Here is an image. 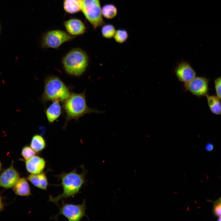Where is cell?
<instances>
[{"mask_svg":"<svg viewBox=\"0 0 221 221\" xmlns=\"http://www.w3.org/2000/svg\"><path fill=\"white\" fill-rule=\"evenodd\" d=\"M62 107L66 114L64 128L67 122L71 120H77L84 115L88 114L103 112L88 106L85 91L80 93H71L63 103Z\"/></svg>","mask_w":221,"mask_h":221,"instance_id":"obj_1","label":"cell"},{"mask_svg":"<svg viewBox=\"0 0 221 221\" xmlns=\"http://www.w3.org/2000/svg\"><path fill=\"white\" fill-rule=\"evenodd\" d=\"M61 183L59 185L62 187V193L55 197H49V201L58 204L60 200L74 196L79 191L85 181L84 172L79 174L75 169L68 173L63 172L56 176Z\"/></svg>","mask_w":221,"mask_h":221,"instance_id":"obj_2","label":"cell"},{"mask_svg":"<svg viewBox=\"0 0 221 221\" xmlns=\"http://www.w3.org/2000/svg\"><path fill=\"white\" fill-rule=\"evenodd\" d=\"M71 94L69 88L60 78L56 76H49L45 79L41 100L44 103L55 100L63 103Z\"/></svg>","mask_w":221,"mask_h":221,"instance_id":"obj_3","label":"cell"},{"mask_svg":"<svg viewBox=\"0 0 221 221\" xmlns=\"http://www.w3.org/2000/svg\"><path fill=\"white\" fill-rule=\"evenodd\" d=\"M62 63L67 73L74 76H80L87 68L89 58L87 53L79 48L72 49L64 57Z\"/></svg>","mask_w":221,"mask_h":221,"instance_id":"obj_4","label":"cell"},{"mask_svg":"<svg viewBox=\"0 0 221 221\" xmlns=\"http://www.w3.org/2000/svg\"><path fill=\"white\" fill-rule=\"evenodd\" d=\"M81 11L94 29L105 24L100 0H83Z\"/></svg>","mask_w":221,"mask_h":221,"instance_id":"obj_5","label":"cell"},{"mask_svg":"<svg viewBox=\"0 0 221 221\" xmlns=\"http://www.w3.org/2000/svg\"><path fill=\"white\" fill-rule=\"evenodd\" d=\"M75 37L62 30H49L43 35L41 45L44 48H57L63 44L72 41Z\"/></svg>","mask_w":221,"mask_h":221,"instance_id":"obj_6","label":"cell"},{"mask_svg":"<svg viewBox=\"0 0 221 221\" xmlns=\"http://www.w3.org/2000/svg\"><path fill=\"white\" fill-rule=\"evenodd\" d=\"M86 203L83 201L80 204H74L63 203L59 209L58 213L55 216L56 219L61 215L66 217L70 221L80 220L86 215Z\"/></svg>","mask_w":221,"mask_h":221,"instance_id":"obj_7","label":"cell"},{"mask_svg":"<svg viewBox=\"0 0 221 221\" xmlns=\"http://www.w3.org/2000/svg\"><path fill=\"white\" fill-rule=\"evenodd\" d=\"M209 80L202 76L196 77L184 84V90L198 97L206 96L208 91Z\"/></svg>","mask_w":221,"mask_h":221,"instance_id":"obj_8","label":"cell"},{"mask_svg":"<svg viewBox=\"0 0 221 221\" xmlns=\"http://www.w3.org/2000/svg\"><path fill=\"white\" fill-rule=\"evenodd\" d=\"M20 178L13 161L10 166L0 173V187L6 189L12 188Z\"/></svg>","mask_w":221,"mask_h":221,"instance_id":"obj_9","label":"cell"},{"mask_svg":"<svg viewBox=\"0 0 221 221\" xmlns=\"http://www.w3.org/2000/svg\"><path fill=\"white\" fill-rule=\"evenodd\" d=\"M174 73L178 79L184 84L196 76L195 70L185 61H181L177 64L174 69Z\"/></svg>","mask_w":221,"mask_h":221,"instance_id":"obj_10","label":"cell"},{"mask_svg":"<svg viewBox=\"0 0 221 221\" xmlns=\"http://www.w3.org/2000/svg\"><path fill=\"white\" fill-rule=\"evenodd\" d=\"M46 164L45 159L38 155H35L25 161L26 169L29 173L32 174H37L42 172Z\"/></svg>","mask_w":221,"mask_h":221,"instance_id":"obj_11","label":"cell"},{"mask_svg":"<svg viewBox=\"0 0 221 221\" xmlns=\"http://www.w3.org/2000/svg\"><path fill=\"white\" fill-rule=\"evenodd\" d=\"M64 25L67 32L74 36L83 35L86 31L84 23L77 18H71L65 21Z\"/></svg>","mask_w":221,"mask_h":221,"instance_id":"obj_12","label":"cell"},{"mask_svg":"<svg viewBox=\"0 0 221 221\" xmlns=\"http://www.w3.org/2000/svg\"><path fill=\"white\" fill-rule=\"evenodd\" d=\"M58 100L52 103L46 109L45 115L48 122L51 123L57 120L62 114V106Z\"/></svg>","mask_w":221,"mask_h":221,"instance_id":"obj_13","label":"cell"},{"mask_svg":"<svg viewBox=\"0 0 221 221\" xmlns=\"http://www.w3.org/2000/svg\"><path fill=\"white\" fill-rule=\"evenodd\" d=\"M27 179L20 178L12 188L17 195L28 197L31 195V189Z\"/></svg>","mask_w":221,"mask_h":221,"instance_id":"obj_14","label":"cell"},{"mask_svg":"<svg viewBox=\"0 0 221 221\" xmlns=\"http://www.w3.org/2000/svg\"><path fill=\"white\" fill-rule=\"evenodd\" d=\"M27 179L35 187L43 190L47 189L48 183L46 175L43 172L37 174H30Z\"/></svg>","mask_w":221,"mask_h":221,"instance_id":"obj_15","label":"cell"},{"mask_svg":"<svg viewBox=\"0 0 221 221\" xmlns=\"http://www.w3.org/2000/svg\"><path fill=\"white\" fill-rule=\"evenodd\" d=\"M30 146L37 153L43 151L46 147V143L45 138L41 135L36 134L32 137Z\"/></svg>","mask_w":221,"mask_h":221,"instance_id":"obj_16","label":"cell"},{"mask_svg":"<svg viewBox=\"0 0 221 221\" xmlns=\"http://www.w3.org/2000/svg\"><path fill=\"white\" fill-rule=\"evenodd\" d=\"M209 108L211 112L216 115H221V100L216 96H206Z\"/></svg>","mask_w":221,"mask_h":221,"instance_id":"obj_17","label":"cell"},{"mask_svg":"<svg viewBox=\"0 0 221 221\" xmlns=\"http://www.w3.org/2000/svg\"><path fill=\"white\" fill-rule=\"evenodd\" d=\"M82 2L83 0H64V9L68 13H76L81 11Z\"/></svg>","mask_w":221,"mask_h":221,"instance_id":"obj_18","label":"cell"},{"mask_svg":"<svg viewBox=\"0 0 221 221\" xmlns=\"http://www.w3.org/2000/svg\"><path fill=\"white\" fill-rule=\"evenodd\" d=\"M117 10L116 7L112 4H107L102 8L103 16L107 19H112L117 15Z\"/></svg>","mask_w":221,"mask_h":221,"instance_id":"obj_19","label":"cell"},{"mask_svg":"<svg viewBox=\"0 0 221 221\" xmlns=\"http://www.w3.org/2000/svg\"><path fill=\"white\" fill-rule=\"evenodd\" d=\"M116 31L114 26L111 24L103 25L101 29L102 36L107 39H110L113 37Z\"/></svg>","mask_w":221,"mask_h":221,"instance_id":"obj_20","label":"cell"},{"mask_svg":"<svg viewBox=\"0 0 221 221\" xmlns=\"http://www.w3.org/2000/svg\"><path fill=\"white\" fill-rule=\"evenodd\" d=\"M128 37V34L127 31L123 29H119L116 31L113 37L116 42L122 44L127 40Z\"/></svg>","mask_w":221,"mask_h":221,"instance_id":"obj_21","label":"cell"},{"mask_svg":"<svg viewBox=\"0 0 221 221\" xmlns=\"http://www.w3.org/2000/svg\"><path fill=\"white\" fill-rule=\"evenodd\" d=\"M36 153L30 145H25L21 149V154L25 161L35 156Z\"/></svg>","mask_w":221,"mask_h":221,"instance_id":"obj_22","label":"cell"},{"mask_svg":"<svg viewBox=\"0 0 221 221\" xmlns=\"http://www.w3.org/2000/svg\"><path fill=\"white\" fill-rule=\"evenodd\" d=\"M214 84L216 96L221 100V76L214 80Z\"/></svg>","mask_w":221,"mask_h":221,"instance_id":"obj_23","label":"cell"},{"mask_svg":"<svg viewBox=\"0 0 221 221\" xmlns=\"http://www.w3.org/2000/svg\"><path fill=\"white\" fill-rule=\"evenodd\" d=\"M213 202V213L215 216L219 217L221 216V204L215 201Z\"/></svg>","mask_w":221,"mask_h":221,"instance_id":"obj_24","label":"cell"},{"mask_svg":"<svg viewBox=\"0 0 221 221\" xmlns=\"http://www.w3.org/2000/svg\"><path fill=\"white\" fill-rule=\"evenodd\" d=\"M3 198L0 194V213L4 209L5 204L3 202Z\"/></svg>","mask_w":221,"mask_h":221,"instance_id":"obj_25","label":"cell"},{"mask_svg":"<svg viewBox=\"0 0 221 221\" xmlns=\"http://www.w3.org/2000/svg\"><path fill=\"white\" fill-rule=\"evenodd\" d=\"M213 145L211 143H209L206 146V149L208 151H211L213 149Z\"/></svg>","mask_w":221,"mask_h":221,"instance_id":"obj_26","label":"cell"},{"mask_svg":"<svg viewBox=\"0 0 221 221\" xmlns=\"http://www.w3.org/2000/svg\"><path fill=\"white\" fill-rule=\"evenodd\" d=\"M215 201L221 204V196Z\"/></svg>","mask_w":221,"mask_h":221,"instance_id":"obj_27","label":"cell"},{"mask_svg":"<svg viewBox=\"0 0 221 221\" xmlns=\"http://www.w3.org/2000/svg\"><path fill=\"white\" fill-rule=\"evenodd\" d=\"M2 165L1 161H0V173L2 170Z\"/></svg>","mask_w":221,"mask_h":221,"instance_id":"obj_28","label":"cell"},{"mask_svg":"<svg viewBox=\"0 0 221 221\" xmlns=\"http://www.w3.org/2000/svg\"><path fill=\"white\" fill-rule=\"evenodd\" d=\"M218 221H221V216H219V217H218Z\"/></svg>","mask_w":221,"mask_h":221,"instance_id":"obj_29","label":"cell"},{"mask_svg":"<svg viewBox=\"0 0 221 221\" xmlns=\"http://www.w3.org/2000/svg\"></svg>","mask_w":221,"mask_h":221,"instance_id":"obj_30","label":"cell"}]
</instances>
